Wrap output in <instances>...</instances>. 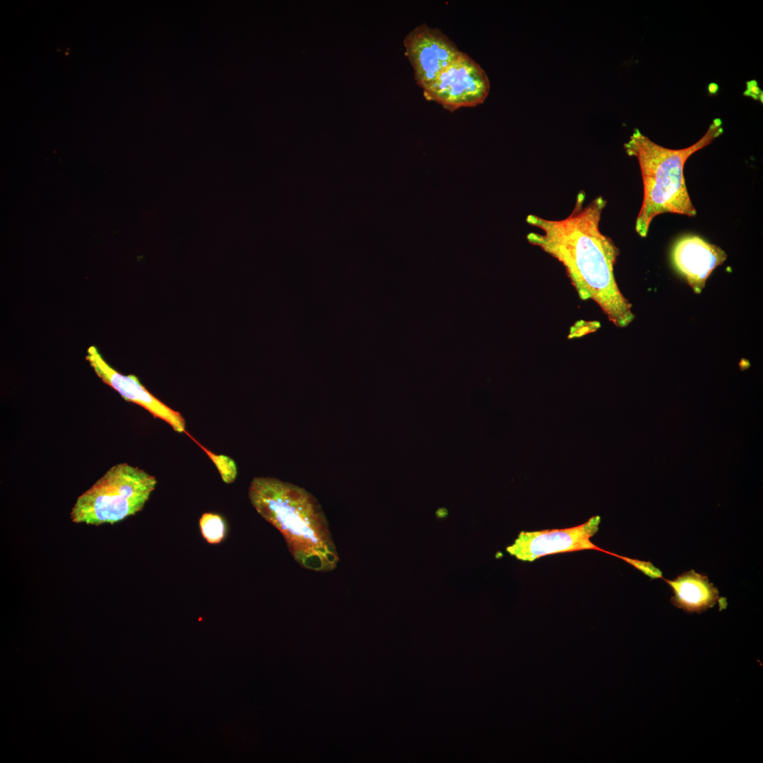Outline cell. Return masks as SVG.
<instances>
[{"label":"cell","instance_id":"30bf717a","mask_svg":"<svg viewBox=\"0 0 763 763\" xmlns=\"http://www.w3.org/2000/svg\"><path fill=\"white\" fill-rule=\"evenodd\" d=\"M664 581L673 592L672 604L687 613H702L718 603L719 610L727 607L726 599L720 597L718 590L709 582L706 575L694 569L685 572L673 580Z\"/></svg>","mask_w":763,"mask_h":763},{"label":"cell","instance_id":"3957f363","mask_svg":"<svg viewBox=\"0 0 763 763\" xmlns=\"http://www.w3.org/2000/svg\"><path fill=\"white\" fill-rule=\"evenodd\" d=\"M723 132L722 121L716 118L696 143L685 148L670 149L656 143L634 129L624 148L628 155L637 159L642 177L644 198L635 223L639 236L646 237L653 219L662 213L696 215L685 182L684 165L690 155L710 144Z\"/></svg>","mask_w":763,"mask_h":763},{"label":"cell","instance_id":"5b68a950","mask_svg":"<svg viewBox=\"0 0 763 763\" xmlns=\"http://www.w3.org/2000/svg\"><path fill=\"white\" fill-rule=\"evenodd\" d=\"M490 81L479 64L461 52L423 90L427 100L453 112L483 103L490 92Z\"/></svg>","mask_w":763,"mask_h":763},{"label":"cell","instance_id":"277c9868","mask_svg":"<svg viewBox=\"0 0 763 763\" xmlns=\"http://www.w3.org/2000/svg\"><path fill=\"white\" fill-rule=\"evenodd\" d=\"M156 484L145 471L117 463L77 498L70 518L76 524H114L141 511Z\"/></svg>","mask_w":763,"mask_h":763},{"label":"cell","instance_id":"9c48e42d","mask_svg":"<svg viewBox=\"0 0 763 763\" xmlns=\"http://www.w3.org/2000/svg\"><path fill=\"white\" fill-rule=\"evenodd\" d=\"M726 252L697 235L680 238L672 250L676 270L695 293H700L711 272L726 259Z\"/></svg>","mask_w":763,"mask_h":763},{"label":"cell","instance_id":"8fae6325","mask_svg":"<svg viewBox=\"0 0 763 763\" xmlns=\"http://www.w3.org/2000/svg\"><path fill=\"white\" fill-rule=\"evenodd\" d=\"M199 527L203 538L210 544H218L226 536V523L219 514H203L199 520Z\"/></svg>","mask_w":763,"mask_h":763},{"label":"cell","instance_id":"6da1fadb","mask_svg":"<svg viewBox=\"0 0 763 763\" xmlns=\"http://www.w3.org/2000/svg\"><path fill=\"white\" fill-rule=\"evenodd\" d=\"M585 199L579 191L573 211L562 220L528 215L526 222L541 232H530L527 239L564 266L580 299L593 300L616 326L626 327L634 314L615 278L619 250L599 227L606 200L598 196L585 204Z\"/></svg>","mask_w":763,"mask_h":763},{"label":"cell","instance_id":"4fadbf2b","mask_svg":"<svg viewBox=\"0 0 763 763\" xmlns=\"http://www.w3.org/2000/svg\"><path fill=\"white\" fill-rule=\"evenodd\" d=\"M618 557L625 560V562H626L627 563L632 565L634 567L641 572L644 574L649 577L651 579H663V578L662 571L655 567L651 562L643 561L626 557Z\"/></svg>","mask_w":763,"mask_h":763},{"label":"cell","instance_id":"7c38bea8","mask_svg":"<svg viewBox=\"0 0 763 763\" xmlns=\"http://www.w3.org/2000/svg\"><path fill=\"white\" fill-rule=\"evenodd\" d=\"M206 451L217 467L223 480L227 484L233 483L237 475V466L234 460L225 455H217L208 450Z\"/></svg>","mask_w":763,"mask_h":763},{"label":"cell","instance_id":"52a82bcc","mask_svg":"<svg viewBox=\"0 0 763 763\" xmlns=\"http://www.w3.org/2000/svg\"><path fill=\"white\" fill-rule=\"evenodd\" d=\"M405 54L410 61L417 84L422 89L462 52L440 30L422 23L406 37Z\"/></svg>","mask_w":763,"mask_h":763},{"label":"cell","instance_id":"7a4b0ae2","mask_svg":"<svg viewBox=\"0 0 763 763\" xmlns=\"http://www.w3.org/2000/svg\"><path fill=\"white\" fill-rule=\"evenodd\" d=\"M248 497L256 511L280 532L301 567L317 572L337 567L338 554L327 519L310 492L275 478L256 477Z\"/></svg>","mask_w":763,"mask_h":763},{"label":"cell","instance_id":"ba28073f","mask_svg":"<svg viewBox=\"0 0 763 763\" xmlns=\"http://www.w3.org/2000/svg\"><path fill=\"white\" fill-rule=\"evenodd\" d=\"M85 359L97 376L126 401L144 408L154 417L166 422L177 432L185 430V420L179 412L170 408L150 393L135 375H124L114 369L95 345L88 348Z\"/></svg>","mask_w":763,"mask_h":763},{"label":"cell","instance_id":"8992f818","mask_svg":"<svg viewBox=\"0 0 763 763\" xmlns=\"http://www.w3.org/2000/svg\"><path fill=\"white\" fill-rule=\"evenodd\" d=\"M601 517L595 516L583 524L563 529L521 531L506 550L523 562L555 553L583 550H600L591 541L598 531Z\"/></svg>","mask_w":763,"mask_h":763}]
</instances>
